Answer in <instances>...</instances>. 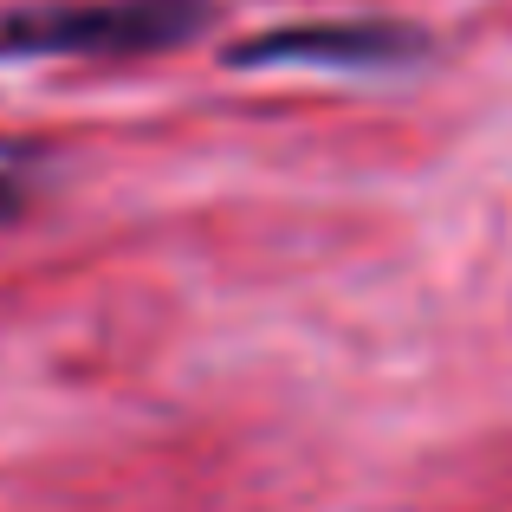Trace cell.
<instances>
[{
	"mask_svg": "<svg viewBox=\"0 0 512 512\" xmlns=\"http://www.w3.org/2000/svg\"><path fill=\"white\" fill-rule=\"evenodd\" d=\"M208 0H85V7H0V59H143L208 26Z\"/></svg>",
	"mask_w": 512,
	"mask_h": 512,
	"instance_id": "1",
	"label": "cell"
},
{
	"mask_svg": "<svg viewBox=\"0 0 512 512\" xmlns=\"http://www.w3.org/2000/svg\"><path fill=\"white\" fill-rule=\"evenodd\" d=\"M26 188H33V169L13 150H0V221H13V214L26 208Z\"/></svg>",
	"mask_w": 512,
	"mask_h": 512,
	"instance_id": "3",
	"label": "cell"
},
{
	"mask_svg": "<svg viewBox=\"0 0 512 512\" xmlns=\"http://www.w3.org/2000/svg\"><path fill=\"white\" fill-rule=\"evenodd\" d=\"M428 39L396 20H318V26H279V33L240 39L227 65H325V72H376V65L422 59Z\"/></svg>",
	"mask_w": 512,
	"mask_h": 512,
	"instance_id": "2",
	"label": "cell"
}]
</instances>
